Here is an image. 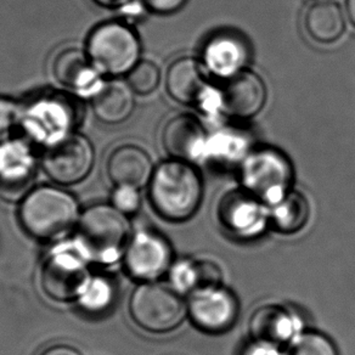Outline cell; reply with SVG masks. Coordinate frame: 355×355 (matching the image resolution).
<instances>
[{"mask_svg":"<svg viewBox=\"0 0 355 355\" xmlns=\"http://www.w3.org/2000/svg\"><path fill=\"white\" fill-rule=\"evenodd\" d=\"M202 198V179L191 163L172 158L153 171L150 201L158 216L168 222L182 223L193 218Z\"/></svg>","mask_w":355,"mask_h":355,"instance_id":"1","label":"cell"},{"mask_svg":"<svg viewBox=\"0 0 355 355\" xmlns=\"http://www.w3.org/2000/svg\"><path fill=\"white\" fill-rule=\"evenodd\" d=\"M83 117V105L76 96L51 92L37 96L26 107L22 106L20 125L26 138L46 148L74 133Z\"/></svg>","mask_w":355,"mask_h":355,"instance_id":"2","label":"cell"},{"mask_svg":"<svg viewBox=\"0 0 355 355\" xmlns=\"http://www.w3.org/2000/svg\"><path fill=\"white\" fill-rule=\"evenodd\" d=\"M79 205L73 195L55 187H40L26 195L21 202V224L26 232L40 240L62 236L79 222Z\"/></svg>","mask_w":355,"mask_h":355,"instance_id":"3","label":"cell"},{"mask_svg":"<svg viewBox=\"0 0 355 355\" xmlns=\"http://www.w3.org/2000/svg\"><path fill=\"white\" fill-rule=\"evenodd\" d=\"M128 219L109 205H94L79 218L77 246L87 259L112 264L125 251L128 241Z\"/></svg>","mask_w":355,"mask_h":355,"instance_id":"4","label":"cell"},{"mask_svg":"<svg viewBox=\"0 0 355 355\" xmlns=\"http://www.w3.org/2000/svg\"><path fill=\"white\" fill-rule=\"evenodd\" d=\"M85 53L100 74L119 77L128 74L140 61L141 44L128 24L109 21L92 31Z\"/></svg>","mask_w":355,"mask_h":355,"instance_id":"5","label":"cell"},{"mask_svg":"<svg viewBox=\"0 0 355 355\" xmlns=\"http://www.w3.org/2000/svg\"><path fill=\"white\" fill-rule=\"evenodd\" d=\"M240 180L243 190L270 208L292 191L293 169L277 148H256L242 159Z\"/></svg>","mask_w":355,"mask_h":355,"instance_id":"6","label":"cell"},{"mask_svg":"<svg viewBox=\"0 0 355 355\" xmlns=\"http://www.w3.org/2000/svg\"><path fill=\"white\" fill-rule=\"evenodd\" d=\"M134 322L151 334L175 330L188 314V306L172 287L156 282H143L134 290L129 301Z\"/></svg>","mask_w":355,"mask_h":355,"instance_id":"7","label":"cell"},{"mask_svg":"<svg viewBox=\"0 0 355 355\" xmlns=\"http://www.w3.org/2000/svg\"><path fill=\"white\" fill-rule=\"evenodd\" d=\"M87 261L77 243L51 250L40 272L45 295L56 302L77 301L92 279Z\"/></svg>","mask_w":355,"mask_h":355,"instance_id":"8","label":"cell"},{"mask_svg":"<svg viewBox=\"0 0 355 355\" xmlns=\"http://www.w3.org/2000/svg\"><path fill=\"white\" fill-rule=\"evenodd\" d=\"M42 164L46 175L61 185H74L88 177L94 166L93 144L82 134L72 133L44 148Z\"/></svg>","mask_w":355,"mask_h":355,"instance_id":"9","label":"cell"},{"mask_svg":"<svg viewBox=\"0 0 355 355\" xmlns=\"http://www.w3.org/2000/svg\"><path fill=\"white\" fill-rule=\"evenodd\" d=\"M219 223L240 240H254L270 225V208L246 190H232L218 205Z\"/></svg>","mask_w":355,"mask_h":355,"instance_id":"10","label":"cell"},{"mask_svg":"<svg viewBox=\"0 0 355 355\" xmlns=\"http://www.w3.org/2000/svg\"><path fill=\"white\" fill-rule=\"evenodd\" d=\"M188 314L198 330L218 335L232 329L239 315V302L222 285L201 287L189 295Z\"/></svg>","mask_w":355,"mask_h":355,"instance_id":"11","label":"cell"},{"mask_svg":"<svg viewBox=\"0 0 355 355\" xmlns=\"http://www.w3.org/2000/svg\"><path fill=\"white\" fill-rule=\"evenodd\" d=\"M173 261L171 243L155 232H137L124 251L127 272L143 282H153L167 274Z\"/></svg>","mask_w":355,"mask_h":355,"instance_id":"12","label":"cell"},{"mask_svg":"<svg viewBox=\"0 0 355 355\" xmlns=\"http://www.w3.org/2000/svg\"><path fill=\"white\" fill-rule=\"evenodd\" d=\"M266 101V84L251 71L225 79L219 92V109L229 117L250 119L261 112Z\"/></svg>","mask_w":355,"mask_h":355,"instance_id":"13","label":"cell"},{"mask_svg":"<svg viewBox=\"0 0 355 355\" xmlns=\"http://www.w3.org/2000/svg\"><path fill=\"white\" fill-rule=\"evenodd\" d=\"M248 327L252 340L282 345H290L301 335L304 324L301 316L287 306L266 304L253 311Z\"/></svg>","mask_w":355,"mask_h":355,"instance_id":"14","label":"cell"},{"mask_svg":"<svg viewBox=\"0 0 355 355\" xmlns=\"http://www.w3.org/2000/svg\"><path fill=\"white\" fill-rule=\"evenodd\" d=\"M250 51L246 40L230 32H222L208 40L202 51L205 67L216 77L229 79L245 71Z\"/></svg>","mask_w":355,"mask_h":355,"instance_id":"15","label":"cell"},{"mask_svg":"<svg viewBox=\"0 0 355 355\" xmlns=\"http://www.w3.org/2000/svg\"><path fill=\"white\" fill-rule=\"evenodd\" d=\"M162 144L173 158L193 162L205 151L206 132L196 117L179 114L164 125Z\"/></svg>","mask_w":355,"mask_h":355,"instance_id":"16","label":"cell"},{"mask_svg":"<svg viewBox=\"0 0 355 355\" xmlns=\"http://www.w3.org/2000/svg\"><path fill=\"white\" fill-rule=\"evenodd\" d=\"M107 174L117 187L141 189L150 183L153 174L151 158L143 148L125 144L114 148L106 164Z\"/></svg>","mask_w":355,"mask_h":355,"instance_id":"17","label":"cell"},{"mask_svg":"<svg viewBox=\"0 0 355 355\" xmlns=\"http://www.w3.org/2000/svg\"><path fill=\"white\" fill-rule=\"evenodd\" d=\"M53 74L66 88L84 94H94L103 84L99 72L90 62L87 53L77 48H67L56 55Z\"/></svg>","mask_w":355,"mask_h":355,"instance_id":"18","label":"cell"},{"mask_svg":"<svg viewBox=\"0 0 355 355\" xmlns=\"http://www.w3.org/2000/svg\"><path fill=\"white\" fill-rule=\"evenodd\" d=\"M166 88L169 96L180 104H200L207 94V79L196 60L180 58L168 69Z\"/></svg>","mask_w":355,"mask_h":355,"instance_id":"19","label":"cell"},{"mask_svg":"<svg viewBox=\"0 0 355 355\" xmlns=\"http://www.w3.org/2000/svg\"><path fill=\"white\" fill-rule=\"evenodd\" d=\"M37 155L28 139L10 138L0 143V183L8 188L25 185L33 178Z\"/></svg>","mask_w":355,"mask_h":355,"instance_id":"20","label":"cell"},{"mask_svg":"<svg viewBox=\"0 0 355 355\" xmlns=\"http://www.w3.org/2000/svg\"><path fill=\"white\" fill-rule=\"evenodd\" d=\"M96 119L106 124L123 123L134 110V92L128 84L114 79L101 84L92 100Z\"/></svg>","mask_w":355,"mask_h":355,"instance_id":"21","label":"cell"},{"mask_svg":"<svg viewBox=\"0 0 355 355\" xmlns=\"http://www.w3.org/2000/svg\"><path fill=\"white\" fill-rule=\"evenodd\" d=\"M173 290L178 293H191L201 287L222 285L220 268L211 261L183 258L173 261L168 272Z\"/></svg>","mask_w":355,"mask_h":355,"instance_id":"22","label":"cell"},{"mask_svg":"<svg viewBox=\"0 0 355 355\" xmlns=\"http://www.w3.org/2000/svg\"><path fill=\"white\" fill-rule=\"evenodd\" d=\"M304 27L311 40L329 44L340 40L345 30V16L332 1L315 3L306 10Z\"/></svg>","mask_w":355,"mask_h":355,"instance_id":"23","label":"cell"},{"mask_svg":"<svg viewBox=\"0 0 355 355\" xmlns=\"http://www.w3.org/2000/svg\"><path fill=\"white\" fill-rule=\"evenodd\" d=\"M311 217V206L300 191H290L280 202L270 207V225L284 235L301 232Z\"/></svg>","mask_w":355,"mask_h":355,"instance_id":"24","label":"cell"},{"mask_svg":"<svg viewBox=\"0 0 355 355\" xmlns=\"http://www.w3.org/2000/svg\"><path fill=\"white\" fill-rule=\"evenodd\" d=\"M114 300V288L109 279L95 277L90 279L77 301L84 311L99 314L107 311Z\"/></svg>","mask_w":355,"mask_h":355,"instance_id":"25","label":"cell"},{"mask_svg":"<svg viewBox=\"0 0 355 355\" xmlns=\"http://www.w3.org/2000/svg\"><path fill=\"white\" fill-rule=\"evenodd\" d=\"M286 355H338L334 342L316 331H303L288 345Z\"/></svg>","mask_w":355,"mask_h":355,"instance_id":"26","label":"cell"},{"mask_svg":"<svg viewBox=\"0 0 355 355\" xmlns=\"http://www.w3.org/2000/svg\"><path fill=\"white\" fill-rule=\"evenodd\" d=\"M161 80V71L156 64L143 60L130 69L127 74V84L133 90L134 94L145 95L151 94L156 89Z\"/></svg>","mask_w":355,"mask_h":355,"instance_id":"27","label":"cell"},{"mask_svg":"<svg viewBox=\"0 0 355 355\" xmlns=\"http://www.w3.org/2000/svg\"><path fill=\"white\" fill-rule=\"evenodd\" d=\"M22 106L8 96H0V143L12 138L14 129L20 125Z\"/></svg>","mask_w":355,"mask_h":355,"instance_id":"28","label":"cell"},{"mask_svg":"<svg viewBox=\"0 0 355 355\" xmlns=\"http://www.w3.org/2000/svg\"><path fill=\"white\" fill-rule=\"evenodd\" d=\"M111 200H112V206L124 216L138 212L141 205L139 189L132 188V187H117L112 193Z\"/></svg>","mask_w":355,"mask_h":355,"instance_id":"29","label":"cell"},{"mask_svg":"<svg viewBox=\"0 0 355 355\" xmlns=\"http://www.w3.org/2000/svg\"><path fill=\"white\" fill-rule=\"evenodd\" d=\"M188 0H143L146 9L158 15H169L180 10Z\"/></svg>","mask_w":355,"mask_h":355,"instance_id":"30","label":"cell"},{"mask_svg":"<svg viewBox=\"0 0 355 355\" xmlns=\"http://www.w3.org/2000/svg\"><path fill=\"white\" fill-rule=\"evenodd\" d=\"M241 355H286V353L280 349V345L252 340L243 347Z\"/></svg>","mask_w":355,"mask_h":355,"instance_id":"31","label":"cell"},{"mask_svg":"<svg viewBox=\"0 0 355 355\" xmlns=\"http://www.w3.org/2000/svg\"><path fill=\"white\" fill-rule=\"evenodd\" d=\"M40 355H82V353L71 345H55L46 348Z\"/></svg>","mask_w":355,"mask_h":355,"instance_id":"32","label":"cell"},{"mask_svg":"<svg viewBox=\"0 0 355 355\" xmlns=\"http://www.w3.org/2000/svg\"><path fill=\"white\" fill-rule=\"evenodd\" d=\"M345 11L352 25L355 27V0H347L345 1Z\"/></svg>","mask_w":355,"mask_h":355,"instance_id":"33","label":"cell"},{"mask_svg":"<svg viewBox=\"0 0 355 355\" xmlns=\"http://www.w3.org/2000/svg\"><path fill=\"white\" fill-rule=\"evenodd\" d=\"M100 6L105 8H117V6H123L128 0H94Z\"/></svg>","mask_w":355,"mask_h":355,"instance_id":"34","label":"cell"},{"mask_svg":"<svg viewBox=\"0 0 355 355\" xmlns=\"http://www.w3.org/2000/svg\"><path fill=\"white\" fill-rule=\"evenodd\" d=\"M316 3H322V1H332V0H315Z\"/></svg>","mask_w":355,"mask_h":355,"instance_id":"35","label":"cell"}]
</instances>
